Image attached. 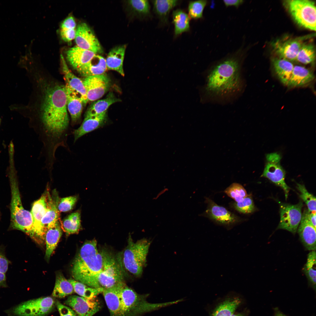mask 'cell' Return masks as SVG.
Here are the masks:
<instances>
[{"label": "cell", "instance_id": "1", "mask_svg": "<svg viewBox=\"0 0 316 316\" xmlns=\"http://www.w3.org/2000/svg\"><path fill=\"white\" fill-rule=\"evenodd\" d=\"M43 84L36 131L44 148L53 150L65 147L73 129L69 126L65 86L52 82Z\"/></svg>", "mask_w": 316, "mask_h": 316}, {"label": "cell", "instance_id": "2", "mask_svg": "<svg viewBox=\"0 0 316 316\" xmlns=\"http://www.w3.org/2000/svg\"><path fill=\"white\" fill-rule=\"evenodd\" d=\"M241 61L239 56H233L215 65L207 77L206 92L213 96L225 97L238 91L242 83Z\"/></svg>", "mask_w": 316, "mask_h": 316}, {"label": "cell", "instance_id": "3", "mask_svg": "<svg viewBox=\"0 0 316 316\" xmlns=\"http://www.w3.org/2000/svg\"><path fill=\"white\" fill-rule=\"evenodd\" d=\"M103 268V256L94 239L85 241L83 245L73 261L71 273L74 280L99 289L97 279Z\"/></svg>", "mask_w": 316, "mask_h": 316}, {"label": "cell", "instance_id": "4", "mask_svg": "<svg viewBox=\"0 0 316 316\" xmlns=\"http://www.w3.org/2000/svg\"><path fill=\"white\" fill-rule=\"evenodd\" d=\"M121 300L124 316H142L147 313L175 304L182 301L179 299L160 303H150L147 300L149 294H140L124 283L117 285Z\"/></svg>", "mask_w": 316, "mask_h": 316}, {"label": "cell", "instance_id": "5", "mask_svg": "<svg viewBox=\"0 0 316 316\" xmlns=\"http://www.w3.org/2000/svg\"><path fill=\"white\" fill-rule=\"evenodd\" d=\"M151 241L143 238L135 242L129 236L123 254L122 266L134 276L140 277L146 265V257Z\"/></svg>", "mask_w": 316, "mask_h": 316}, {"label": "cell", "instance_id": "6", "mask_svg": "<svg viewBox=\"0 0 316 316\" xmlns=\"http://www.w3.org/2000/svg\"><path fill=\"white\" fill-rule=\"evenodd\" d=\"M11 178L10 180L11 193L10 208L11 227L13 229L25 232L32 238L33 223L31 213L23 207L18 183L14 178Z\"/></svg>", "mask_w": 316, "mask_h": 316}, {"label": "cell", "instance_id": "7", "mask_svg": "<svg viewBox=\"0 0 316 316\" xmlns=\"http://www.w3.org/2000/svg\"><path fill=\"white\" fill-rule=\"evenodd\" d=\"M103 258V268L98 275V288L103 290L109 288L124 282V274L120 261L116 259L110 252L106 250L101 251Z\"/></svg>", "mask_w": 316, "mask_h": 316}, {"label": "cell", "instance_id": "8", "mask_svg": "<svg viewBox=\"0 0 316 316\" xmlns=\"http://www.w3.org/2000/svg\"><path fill=\"white\" fill-rule=\"evenodd\" d=\"M53 298L47 296L30 300L6 310L8 316H45L56 306Z\"/></svg>", "mask_w": 316, "mask_h": 316}, {"label": "cell", "instance_id": "9", "mask_svg": "<svg viewBox=\"0 0 316 316\" xmlns=\"http://www.w3.org/2000/svg\"><path fill=\"white\" fill-rule=\"evenodd\" d=\"M286 7L297 23L312 30H316V6L315 2L308 0L286 1Z\"/></svg>", "mask_w": 316, "mask_h": 316}, {"label": "cell", "instance_id": "10", "mask_svg": "<svg viewBox=\"0 0 316 316\" xmlns=\"http://www.w3.org/2000/svg\"><path fill=\"white\" fill-rule=\"evenodd\" d=\"M267 163L261 176L267 178L283 190L287 199L290 188L285 181V171L281 166V156L274 152L267 154L266 156Z\"/></svg>", "mask_w": 316, "mask_h": 316}, {"label": "cell", "instance_id": "11", "mask_svg": "<svg viewBox=\"0 0 316 316\" xmlns=\"http://www.w3.org/2000/svg\"><path fill=\"white\" fill-rule=\"evenodd\" d=\"M303 206L301 201L294 205L281 204L280 220L277 229L286 230L295 234L301 219V210Z\"/></svg>", "mask_w": 316, "mask_h": 316}, {"label": "cell", "instance_id": "12", "mask_svg": "<svg viewBox=\"0 0 316 316\" xmlns=\"http://www.w3.org/2000/svg\"><path fill=\"white\" fill-rule=\"evenodd\" d=\"M47 191H45L39 199L33 203L30 212L33 223L32 238L39 242H42L45 240V233L42 226V221L47 207Z\"/></svg>", "mask_w": 316, "mask_h": 316}, {"label": "cell", "instance_id": "13", "mask_svg": "<svg viewBox=\"0 0 316 316\" xmlns=\"http://www.w3.org/2000/svg\"><path fill=\"white\" fill-rule=\"evenodd\" d=\"M88 101L97 100L103 96L110 86V80L105 74L86 77L83 81Z\"/></svg>", "mask_w": 316, "mask_h": 316}, {"label": "cell", "instance_id": "14", "mask_svg": "<svg viewBox=\"0 0 316 316\" xmlns=\"http://www.w3.org/2000/svg\"><path fill=\"white\" fill-rule=\"evenodd\" d=\"M77 46L96 53L103 52L101 46L94 33L85 23L79 24L76 30L75 37Z\"/></svg>", "mask_w": 316, "mask_h": 316}, {"label": "cell", "instance_id": "15", "mask_svg": "<svg viewBox=\"0 0 316 316\" xmlns=\"http://www.w3.org/2000/svg\"><path fill=\"white\" fill-rule=\"evenodd\" d=\"M95 298L88 299L80 296L71 295L68 297L64 303L71 307L78 316H93L101 308L99 302Z\"/></svg>", "mask_w": 316, "mask_h": 316}, {"label": "cell", "instance_id": "16", "mask_svg": "<svg viewBox=\"0 0 316 316\" xmlns=\"http://www.w3.org/2000/svg\"><path fill=\"white\" fill-rule=\"evenodd\" d=\"M306 37L291 38L284 40H277L274 42L273 47L279 58L290 61L296 60L298 53Z\"/></svg>", "mask_w": 316, "mask_h": 316}, {"label": "cell", "instance_id": "17", "mask_svg": "<svg viewBox=\"0 0 316 316\" xmlns=\"http://www.w3.org/2000/svg\"><path fill=\"white\" fill-rule=\"evenodd\" d=\"M207 205L205 215L217 223L229 226L239 222L240 218L224 207L217 204L211 199L206 198Z\"/></svg>", "mask_w": 316, "mask_h": 316}, {"label": "cell", "instance_id": "18", "mask_svg": "<svg viewBox=\"0 0 316 316\" xmlns=\"http://www.w3.org/2000/svg\"><path fill=\"white\" fill-rule=\"evenodd\" d=\"M308 210H304L297 229L300 240L305 249L315 250L316 228L310 223L308 217Z\"/></svg>", "mask_w": 316, "mask_h": 316}, {"label": "cell", "instance_id": "19", "mask_svg": "<svg viewBox=\"0 0 316 316\" xmlns=\"http://www.w3.org/2000/svg\"><path fill=\"white\" fill-rule=\"evenodd\" d=\"M107 118V111L99 115L85 116L80 126L73 129L74 143L84 135L103 126Z\"/></svg>", "mask_w": 316, "mask_h": 316}, {"label": "cell", "instance_id": "20", "mask_svg": "<svg viewBox=\"0 0 316 316\" xmlns=\"http://www.w3.org/2000/svg\"><path fill=\"white\" fill-rule=\"evenodd\" d=\"M65 87L67 107L71 116V125L74 126L80 121L83 103L78 93L66 85Z\"/></svg>", "mask_w": 316, "mask_h": 316}, {"label": "cell", "instance_id": "21", "mask_svg": "<svg viewBox=\"0 0 316 316\" xmlns=\"http://www.w3.org/2000/svg\"><path fill=\"white\" fill-rule=\"evenodd\" d=\"M61 57L62 70L66 83V85L78 93L83 104H86L88 100L83 81L71 71L63 56L61 55Z\"/></svg>", "mask_w": 316, "mask_h": 316}, {"label": "cell", "instance_id": "22", "mask_svg": "<svg viewBox=\"0 0 316 316\" xmlns=\"http://www.w3.org/2000/svg\"><path fill=\"white\" fill-rule=\"evenodd\" d=\"M62 235V228L59 220L49 224L47 227L45 235L46 245L45 257L47 261L49 260Z\"/></svg>", "mask_w": 316, "mask_h": 316}, {"label": "cell", "instance_id": "23", "mask_svg": "<svg viewBox=\"0 0 316 316\" xmlns=\"http://www.w3.org/2000/svg\"><path fill=\"white\" fill-rule=\"evenodd\" d=\"M102 293L109 309L110 316H124L121 300L117 285L112 288L104 289Z\"/></svg>", "mask_w": 316, "mask_h": 316}, {"label": "cell", "instance_id": "24", "mask_svg": "<svg viewBox=\"0 0 316 316\" xmlns=\"http://www.w3.org/2000/svg\"><path fill=\"white\" fill-rule=\"evenodd\" d=\"M92 51L75 46L66 52L67 61L75 70H77L88 62L96 54Z\"/></svg>", "mask_w": 316, "mask_h": 316}, {"label": "cell", "instance_id": "25", "mask_svg": "<svg viewBox=\"0 0 316 316\" xmlns=\"http://www.w3.org/2000/svg\"><path fill=\"white\" fill-rule=\"evenodd\" d=\"M153 11L162 26L169 23V16L171 11L178 5L181 1L177 0H153L151 1Z\"/></svg>", "mask_w": 316, "mask_h": 316}, {"label": "cell", "instance_id": "26", "mask_svg": "<svg viewBox=\"0 0 316 316\" xmlns=\"http://www.w3.org/2000/svg\"><path fill=\"white\" fill-rule=\"evenodd\" d=\"M107 69L105 59L96 54L77 71L82 76L87 77L103 74Z\"/></svg>", "mask_w": 316, "mask_h": 316}, {"label": "cell", "instance_id": "27", "mask_svg": "<svg viewBox=\"0 0 316 316\" xmlns=\"http://www.w3.org/2000/svg\"><path fill=\"white\" fill-rule=\"evenodd\" d=\"M126 46H119L112 49L105 59L107 69L115 71L122 76L124 73L123 68Z\"/></svg>", "mask_w": 316, "mask_h": 316}, {"label": "cell", "instance_id": "28", "mask_svg": "<svg viewBox=\"0 0 316 316\" xmlns=\"http://www.w3.org/2000/svg\"><path fill=\"white\" fill-rule=\"evenodd\" d=\"M313 73L309 69L300 66H294L291 77L287 84L288 86L298 87L304 85L314 79Z\"/></svg>", "mask_w": 316, "mask_h": 316}, {"label": "cell", "instance_id": "29", "mask_svg": "<svg viewBox=\"0 0 316 316\" xmlns=\"http://www.w3.org/2000/svg\"><path fill=\"white\" fill-rule=\"evenodd\" d=\"M172 22L174 26V36L177 37L190 30V18L183 10L178 8L173 11Z\"/></svg>", "mask_w": 316, "mask_h": 316}, {"label": "cell", "instance_id": "30", "mask_svg": "<svg viewBox=\"0 0 316 316\" xmlns=\"http://www.w3.org/2000/svg\"><path fill=\"white\" fill-rule=\"evenodd\" d=\"M272 63L275 72L280 81L287 85L291 75L294 66L288 60L281 58H274Z\"/></svg>", "mask_w": 316, "mask_h": 316}, {"label": "cell", "instance_id": "31", "mask_svg": "<svg viewBox=\"0 0 316 316\" xmlns=\"http://www.w3.org/2000/svg\"><path fill=\"white\" fill-rule=\"evenodd\" d=\"M57 199L52 198L47 191V205L45 213L42 221V225L45 233L46 229L49 224L59 220V212L57 207Z\"/></svg>", "mask_w": 316, "mask_h": 316}, {"label": "cell", "instance_id": "32", "mask_svg": "<svg viewBox=\"0 0 316 316\" xmlns=\"http://www.w3.org/2000/svg\"><path fill=\"white\" fill-rule=\"evenodd\" d=\"M120 101L112 92H110L104 99L95 101L87 109L85 116L98 115L106 111L112 104Z\"/></svg>", "mask_w": 316, "mask_h": 316}, {"label": "cell", "instance_id": "33", "mask_svg": "<svg viewBox=\"0 0 316 316\" xmlns=\"http://www.w3.org/2000/svg\"><path fill=\"white\" fill-rule=\"evenodd\" d=\"M74 292L71 284L61 272L56 274L55 284L52 293L54 297L62 298Z\"/></svg>", "mask_w": 316, "mask_h": 316}, {"label": "cell", "instance_id": "34", "mask_svg": "<svg viewBox=\"0 0 316 316\" xmlns=\"http://www.w3.org/2000/svg\"><path fill=\"white\" fill-rule=\"evenodd\" d=\"M61 227L67 235L77 233L81 228L80 211L72 213L63 220Z\"/></svg>", "mask_w": 316, "mask_h": 316}, {"label": "cell", "instance_id": "35", "mask_svg": "<svg viewBox=\"0 0 316 316\" xmlns=\"http://www.w3.org/2000/svg\"><path fill=\"white\" fill-rule=\"evenodd\" d=\"M72 285L74 292L82 297L88 299L95 298L100 293L102 292L103 290L90 287L87 285L74 279H71L68 280Z\"/></svg>", "mask_w": 316, "mask_h": 316}, {"label": "cell", "instance_id": "36", "mask_svg": "<svg viewBox=\"0 0 316 316\" xmlns=\"http://www.w3.org/2000/svg\"><path fill=\"white\" fill-rule=\"evenodd\" d=\"M315 250L310 251L308 254L307 261L303 270L310 284L315 290L316 282Z\"/></svg>", "mask_w": 316, "mask_h": 316}, {"label": "cell", "instance_id": "37", "mask_svg": "<svg viewBox=\"0 0 316 316\" xmlns=\"http://www.w3.org/2000/svg\"><path fill=\"white\" fill-rule=\"evenodd\" d=\"M240 302L238 298L226 300L217 307L212 316H231Z\"/></svg>", "mask_w": 316, "mask_h": 316}, {"label": "cell", "instance_id": "38", "mask_svg": "<svg viewBox=\"0 0 316 316\" xmlns=\"http://www.w3.org/2000/svg\"><path fill=\"white\" fill-rule=\"evenodd\" d=\"M76 23L74 18L71 16L65 19L61 25L60 33L64 41L69 42L75 38L76 34Z\"/></svg>", "mask_w": 316, "mask_h": 316}, {"label": "cell", "instance_id": "39", "mask_svg": "<svg viewBox=\"0 0 316 316\" xmlns=\"http://www.w3.org/2000/svg\"><path fill=\"white\" fill-rule=\"evenodd\" d=\"M315 56L314 45L311 43L303 44L298 53L296 61L303 64H307L314 60Z\"/></svg>", "mask_w": 316, "mask_h": 316}, {"label": "cell", "instance_id": "40", "mask_svg": "<svg viewBox=\"0 0 316 316\" xmlns=\"http://www.w3.org/2000/svg\"><path fill=\"white\" fill-rule=\"evenodd\" d=\"M128 3L134 11L139 15L144 18L151 17L150 5L147 0H130Z\"/></svg>", "mask_w": 316, "mask_h": 316}, {"label": "cell", "instance_id": "41", "mask_svg": "<svg viewBox=\"0 0 316 316\" xmlns=\"http://www.w3.org/2000/svg\"><path fill=\"white\" fill-rule=\"evenodd\" d=\"M206 0H200L190 1L188 7V15L194 19L201 18L203 17L204 9L207 4Z\"/></svg>", "mask_w": 316, "mask_h": 316}, {"label": "cell", "instance_id": "42", "mask_svg": "<svg viewBox=\"0 0 316 316\" xmlns=\"http://www.w3.org/2000/svg\"><path fill=\"white\" fill-rule=\"evenodd\" d=\"M224 192L236 202L242 201L248 195L244 188L237 183H233L225 189Z\"/></svg>", "mask_w": 316, "mask_h": 316}, {"label": "cell", "instance_id": "43", "mask_svg": "<svg viewBox=\"0 0 316 316\" xmlns=\"http://www.w3.org/2000/svg\"><path fill=\"white\" fill-rule=\"evenodd\" d=\"M296 187L300 192V197L307 205L308 211L316 213L315 197L307 191L304 185L297 183Z\"/></svg>", "mask_w": 316, "mask_h": 316}, {"label": "cell", "instance_id": "44", "mask_svg": "<svg viewBox=\"0 0 316 316\" xmlns=\"http://www.w3.org/2000/svg\"><path fill=\"white\" fill-rule=\"evenodd\" d=\"M233 206L236 210L244 214L251 213L255 209L253 200L252 197L248 195L242 201L235 202Z\"/></svg>", "mask_w": 316, "mask_h": 316}, {"label": "cell", "instance_id": "45", "mask_svg": "<svg viewBox=\"0 0 316 316\" xmlns=\"http://www.w3.org/2000/svg\"><path fill=\"white\" fill-rule=\"evenodd\" d=\"M78 200L76 196H70L57 200V207L59 212H66L72 210Z\"/></svg>", "mask_w": 316, "mask_h": 316}, {"label": "cell", "instance_id": "46", "mask_svg": "<svg viewBox=\"0 0 316 316\" xmlns=\"http://www.w3.org/2000/svg\"><path fill=\"white\" fill-rule=\"evenodd\" d=\"M55 305L60 316H78L72 308L62 304L59 301H56Z\"/></svg>", "mask_w": 316, "mask_h": 316}, {"label": "cell", "instance_id": "47", "mask_svg": "<svg viewBox=\"0 0 316 316\" xmlns=\"http://www.w3.org/2000/svg\"><path fill=\"white\" fill-rule=\"evenodd\" d=\"M9 261L4 254L0 252V272L5 274L8 267Z\"/></svg>", "mask_w": 316, "mask_h": 316}, {"label": "cell", "instance_id": "48", "mask_svg": "<svg viewBox=\"0 0 316 316\" xmlns=\"http://www.w3.org/2000/svg\"><path fill=\"white\" fill-rule=\"evenodd\" d=\"M223 2L226 7L232 6L238 7L243 3V1L242 0H224Z\"/></svg>", "mask_w": 316, "mask_h": 316}, {"label": "cell", "instance_id": "49", "mask_svg": "<svg viewBox=\"0 0 316 316\" xmlns=\"http://www.w3.org/2000/svg\"><path fill=\"white\" fill-rule=\"evenodd\" d=\"M308 217L310 223L316 228V213L310 212L308 210Z\"/></svg>", "mask_w": 316, "mask_h": 316}, {"label": "cell", "instance_id": "50", "mask_svg": "<svg viewBox=\"0 0 316 316\" xmlns=\"http://www.w3.org/2000/svg\"><path fill=\"white\" fill-rule=\"evenodd\" d=\"M7 287L5 274L0 272V288Z\"/></svg>", "mask_w": 316, "mask_h": 316}, {"label": "cell", "instance_id": "51", "mask_svg": "<svg viewBox=\"0 0 316 316\" xmlns=\"http://www.w3.org/2000/svg\"><path fill=\"white\" fill-rule=\"evenodd\" d=\"M274 316H287L281 312L278 309H274Z\"/></svg>", "mask_w": 316, "mask_h": 316}, {"label": "cell", "instance_id": "52", "mask_svg": "<svg viewBox=\"0 0 316 316\" xmlns=\"http://www.w3.org/2000/svg\"><path fill=\"white\" fill-rule=\"evenodd\" d=\"M231 316H243L241 314H233Z\"/></svg>", "mask_w": 316, "mask_h": 316}]
</instances>
